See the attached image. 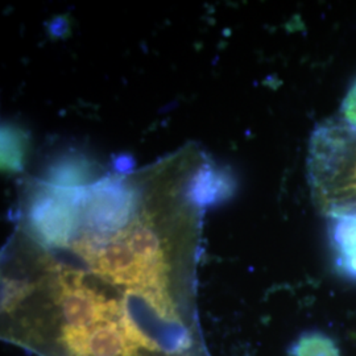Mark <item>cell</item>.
I'll use <instances>...</instances> for the list:
<instances>
[{
	"instance_id": "obj_1",
	"label": "cell",
	"mask_w": 356,
	"mask_h": 356,
	"mask_svg": "<svg viewBox=\"0 0 356 356\" xmlns=\"http://www.w3.org/2000/svg\"><path fill=\"white\" fill-rule=\"evenodd\" d=\"M56 296L65 326L72 327H91L118 319L124 306L90 288L81 275L73 273H63L57 277Z\"/></svg>"
},
{
	"instance_id": "obj_2",
	"label": "cell",
	"mask_w": 356,
	"mask_h": 356,
	"mask_svg": "<svg viewBox=\"0 0 356 356\" xmlns=\"http://www.w3.org/2000/svg\"><path fill=\"white\" fill-rule=\"evenodd\" d=\"M60 342L70 356H136L140 348L120 317L91 327L64 326Z\"/></svg>"
},
{
	"instance_id": "obj_3",
	"label": "cell",
	"mask_w": 356,
	"mask_h": 356,
	"mask_svg": "<svg viewBox=\"0 0 356 356\" xmlns=\"http://www.w3.org/2000/svg\"><path fill=\"white\" fill-rule=\"evenodd\" d=\"M331 242L335 251L337 267L344 276L356 280V216L337 218L331 229Z\"/></svg>"
},
{
	"instance_id": "obj_4",
	"label": "cell",
	"mask_w": 356,
	"mask_h": 356,
	"mask_svg": "<svg viewBox=\"0 0 356 356\" xmlns=\"http://www.w3.org/2000/svg\"><path fill=\"white\" fill-rule=\"evenodd\" d=\"M293 356H341L338 347L329 337L312 332L302 335L293 346Z\"/></svg>"
},
{
	"instance_id": "obj_5",
	"label": "cell",
	"mask_w": 356,
	"mask_h": 356,
	"mask_svg": "<svg viewBox=\"0 0 356 356\" xmlns=\"http://www.w3.org/2000/svg\"><path fill=\"white\" fill-rule=\"evenodd\" d=\"M350 189L356 194V163L355 168H354V170H353V175H351V177H350Z\"/></svg>"
}]
</instances>
